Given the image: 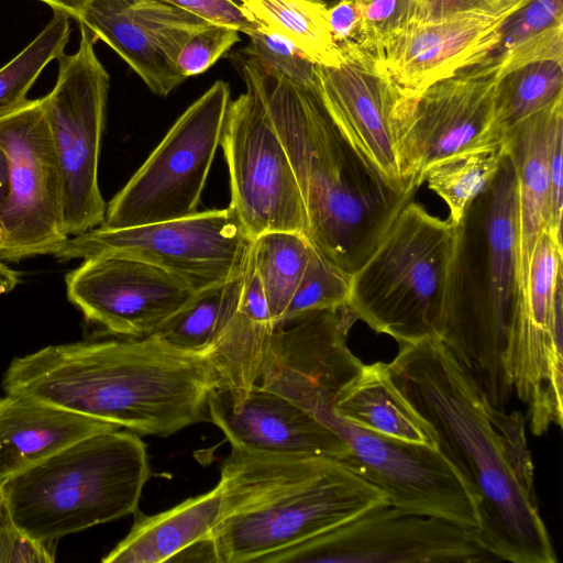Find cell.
Masks as SVG:
<instances>
[{"instance_id":"484cf974","label":"cell","mask_w":563,"mask_h":563,"mask_svg":"<svg viewBox=\"0 0 563 563\" xmlns=\"http://www.w3.org/2000/svg\"><path fill=\"white\" fill-rule=\"evenodd\" d=\"M244 14L291 41L317 65L339 67L345 56L334 42L328 5L318 0H238Z\"/></svg>"},{"instance_id":"7402d4cb","label":"cell","mask_w":563,"mask_h":563,"mask_svg":"<svg viewBox=\"0 0 563 563\" xmlns=\"http://www.w3.org/2000/svg\"><path fill=\"white\" fill-rule=\"evenodd\" d=\"M121 429L16 394L0 398V484L93 433Z\"/></svg>"},{"instance_id":"ab89813d","label":"cell","mask_w":563,"mask_h":563,"mask_svg":"<svg viewBox=\"0 0 563 563\" xmlns=\"http://www.w3.org/2000/svg\"><path fill=\"white\" fill-rule=\"evenodd\" d=\"M563 118L554 125L549 146V202L545 229L562 245V146H563Z\"/></svg>"},{"instance_id":"f6af8a7d","label":"cell","mask_w":563,"mask_h":563,"mask_svg":"<svg viewBox=\"0 0 563 563\" xmlns=\"http://www.w3.org/2000/svg\"><path fill=\"white\" fill-rule=\"evenodd\" d=\"M48 4L53 10L65 12L78 21L81 12L91 0H38Z\"/></svg>"},{"instance_id":"30bf717a","label":"cell","mask_w":563,"mask_h":563,"mask_svg":"<svg viewBox=\"0 0 563 563\" xmlns=\"http://www.w3.org/2000/svg\"><path fill=\"white\" fill-rule=\"evenodd\" d=\"M252 242L229 206L139 227L95 228L69 236L53 255L59 260L130 256L168 271L198 291L243 274Z\"/></svg>"},{"instance_id":"1f68e13d","label":"cell","mask_w":563,"mask_h":563,"mask_svg":"<svg viewBox=\"0 0 563 563\" xmlns=\"http://www.w3.org/2000/svg\"><path fill=\"white\" fill-rule=\"evenodd\" d=\"M562 277V245L544 228L533 245L522 303L530 319L538 325L562 335L563 322L553 313L554 294Z\"/></svg>"},{"instance_id":"5b68a950","label":"cell","mask_w":563,"mask_h":563,"mask_svg":"<svg viewBox=\"0 0 563 563\" xmlns=\"http://www.w3.org/2000/svg\"><path fill=\"white\" fill-rule=\"evenodd\" d=\"M517 180L504 156L497 175L457 224L440 340L471 373L488 402L506 411L512 388L504 356L522 292Z\"/></svg>"},{"instance_id":"e0dca14e","label":"cell","mask_w":563,"mask_h":563,"mask_svg":"<svg viewBox=\"0 0 563 563\" xmlns=\"http://www.w3.org/2000/svg\"><path fill=\"white\" fill-rule=\"evenodd\" d=\"M69 301L111 335L144 338L195 295L183 279L151 263L99 254L66 276Z\"/></svg>"},{"instance_id":"3957f363","label":"cell","mask_w":563,"mask_h":563,"mask_svg":"<svg viewBox=\"0 0 563 563\" xmlns=\"http://www.w3.org/2000/svg\"><path fill=\"white\" fill-rule=\"evenodd\" d=\"M287 152L303 200L307 240L353 275L377 249L412 194L389 184L332 119L316 88L257 59H241Z\"/></svg>"},{"instance_id":"f546056e","label":"cell","mask_w":563,"mask_h":563,"mask_svg":"<svg viewBox=\"0 0 563 563\" xmlns=\"http://www.w3.org/2000/svg\"><path fill=\"white\" fill-rule=\"evenodd\" d=\"M70 32L69 15L53 10V18L40 34L0 68V119L27 102L26 95L41 71L64 54Z\"/></svg>"},{"instance_id":"8992f818","label":"cell","mask_w":563,"mask_h":563,"mask_svg":"<svg viewBox=\"0 0 563 563\" xmlns=\"http://www.w3.org/2000/svg\"><path fill=\"white\" fill-rule=\"evenodd\" d=\"M151 470L131 431L88 435L0 484L15 527L51 545L60 538L137 510Z\"/></svg>"},{"instance_id":"bcb514c9","label":"cell","mask_w":563,"mask_h":563,"mask_svg":"<svg viewBox=\"0 0 563 563\" xmlns=\"http://www.w3.org/2000/svg\"><path fill=\"white\" fill-rule=\"evenodd\" d=\"M20 283V274L0 260V294L9 292Z\"/></svg>"},{"instance_id":"7bdbcfd3","label":"cell","mask_w":563,"mask_h":563,"mask_svg":"<svg viewBox=\"0 0 563 563\" xmlns=\"http://www.w3.org/2000/svg\"><path fill=\"white\" fill-rule=\"evenodd\" d=\"M328 22L332 37L340 47L353 43L358 24L355 0H336L328 5Z\"/></svg>"},{"instance_id":"681fc988","label":"cell","mask_w":563,"mask_h":563,"mask_svg":"<svg viewBox=\"0 0 563 563\" xmlns=\"http://www.w3.org/2000/svg\"><path fill=\"white\" fill-rule=\"evenodd\" d=\"M318 1H321V2H324V3H327V4H328V2H329L330 0H318ZM335 1H336V0H335Z\"/></svg>"},{"instance_id":"7dc6e473","label":"cell","mask_w":563,"mask_h":563,"mask_svg":"<svg viewBox=\"0 0 563 563\" xmlns=\"http://www.w3.org/2000/svg\"><path fill=\"white\" fill-rule=\"evenodd\" d=\"M8 192V163L4 152L0 148V210ZM3 232L0 221V250L2 246Z\"/></svg>"},{"instance_id":"277c9868","label":"cell","mask_w":563,"mask_h":563,"mask_svg":"<svg viewBox=\"0 0 563 563\" xmlns=\"http://www.w3.org/2000/svg\"><path fill=\"white\" fill-rule=\"evenodd\" d=\"M211 530L218 563H261L275 552L387 503L376 486L339 459L231 445Z\"/></svg>"},{"instance_id":"f35d334b","label":"cell","mask_w":563,"mask_h":563,"mask_svg":"<svg viewBox=\"0 0 563 563\" xmlns=\"http://www.w3.org/2000/svg\"><path fill=\"white\" fill-rule=\"evenodd\" d=\"M51 545L37 542L22 533L13 523L3 501L0 505V562H54Z\"/></svg>"},{"instance_id":"b9f144b4","label":"cell","mask_w":563,"mask_h":563,"mask_svg":"<svg viewBox=\"0 0 563 563\" xmlns=\"http://www.w3.org/2000/svg\"><path fill=\"white\" fill-rule=\"evenodd\" d=\"M238 310L255 320L274 324L264 286L251 258V251L243 272V283Z\"/></svg>"},{"instance_id":"4dcf8cb0","label":"cell","mask_w":563,"mask_h":563,"mask_svg":"<svg viewBox=\"0 0 563 563\" xmlns=\"http://www.w3.org/2000/svg\"><path fill=\"white\" fill-rule=\"evenodd\" d=\"M563 92V63L542 60L503 76L498 87V119L504 131L541 110Z\"/></svg>"},{"instance_id":"836d02e7","label":"cell","mask_w":563,"mask_h":563,"mask_svg":"<svg viewBox=\"0 0 563 563\" xmlns=\"http://www.w3.org/2000/svg\"><path fill=\"white\" fill-rule=\"evenodd\" d=\"M358 24L353 43L341 48H354L369 54L384 48L413 19L411 0H355Z\"/></svg>"},{"instance_id":"6da1fadb","label":"cell","mask_w":563,"mask_h":563,"mask_svg":"<svg viewBox=\"0 0 563 563\" xmlns=\"http://www.w3.org/2000/svg\"><path fill=\"white\" fill-rule=\"evenodd\" d=\"M388 366L462 479L482 548L497 561L556 563L537 503L526 417L493 407L439 338L399 345Z\"/></svg>"},{"instance_id":"ffe728a7","label":"cell","mask_w":563,"mask_h":563,"mask_svg":"<svg viewBox=\"0 0 563 563\" xmlns=\"http://www.w3.org/2000/svg\"><path fill=\"white\" fill-rule=\"evenodd\" d=\"M339 67H314L316 90L328 112L360 153L394 187L411 191L402 177L396 136L401 91L367 53L342 48Z\"/></svg>"},{"instance_id":"d590c367","label":"cell","mask_w":563,"mask_h":563,"mask_svg":"<svg viewBox=\"0 0 563 563\" xmlns=\"http://www.w3.org/2000/svg\"><path fill=\"white\" fill-rule=\"evenodd\" d=\"M238 42L239 30L211 23L184 45L176 60L177 68L185 79L202 74Z\"/></svg>"},{"instance_id":"5bb4252c","label":"cell","mask_w":563,"mask_h":563,"mask_svg":"<svg viewBox=\"0 0 563 563\" xmlns=\"http://www.w3.org/2000/svg\"><path fill=\"white\" fill-rule=\"evenodd\" d=\"M230 102L220 145L229 167L231 202L254 240L271 231L306 236L308 221L287 152L258 93Z\"/></svg>"},{"instance_id":"f1b7e54d","label":"cell","mask_w":563,"mask_h":563,"mask_svg":"<svg viewBox=\"0 0 563 563\" xmlns=\"http://www.w3.org/2000/svg\"><path fill=\"white\" fill-rule=\"evenodd\" d=\"M310 242L298 232L271 231L252 242L251 258L265 289L274 324L278 322L306 269Z\"/></svg>"},{"instance_id":"8d00e7d4","label":"cell","mask_w":563,"mask_h":563,"mask_svg":"<svg viewBox=\"0 0 563 563\" xmlns=\"http://www.w3.org/2000/svg\"><path fill=\"white\" fill-rule=\"evenodd\" d=\"M559 22H563V0H531L505 22L499 45L493 54L506 51Z\"/></svg>"},{"instance_id":"ba28073f","label":"cell","mask_w":563,"mask_h":563,"mask_svg":"<svg viewBox=\"0 0 563 563\" xmlns=\"http://www.w3.org/2000/svg\"><path fill=\"white\" fill-rule=\"evenodd\" d=\"M230 102V87L223 80L192 102L108 203L100 227L123 229L196 213Z\"/></svg>"},{"instance_id":"8fae6325","label":"cell","mask_w":563,"mask_h":563,"mask_svg":"<svg viewBox=\"0 0 563 563\" xmlns=\"http://www.w3.org/2000/svg\"><path fill=\"white\" fill-rule=\"evenodd\" d=\"M499 66L485 60L398 103L396 136L401 173L416 192L435 162L471 146L503 140L498 119Z\"/></svg>"},{"instance_id":"9a60e30c","label":"cell","mask_w":563,"mask_h":563,"mask_svg":"<svg viewBox=\"0 0 563 563\" xmlns=\"http://www.w3.org/2000/svg\"><path fill=\"white\" fill-rule=\"evenodd\" d=\"M346 444L339 459L379 488L391 506L476 528L472 499L438 449L386 438L353 426L333 412L320 420Z\"/></svg>"},{"instance_id":"e575fe53","label":"cell","mask_w":563,"mask_h":563,"mask_svg":"<svg viewBox=\"0 0 563 563\" xmlns=\"http://www.w3.org/2000/svg\"><path fill=\"white\" fill-rule=\"evenodd\" d=\"M247 36L250 45L243 51L245 55L257 59L301 86L316 88V64L291 41L262 25H257Z\"/></svg>"},{"instance_id":"d4e9b609","label":"cell","mask_w":563,"mask_h":563,"mask_svg":"<svg viewBox=\"0 0 563 563\" xmlns=\"http://www.w3.org/2000/svg\"><path fill=\"white\" fill-rule=\"evenodd\" d=\"M220 505L221 486L218 483L211 490L187 498L166 511L141 516L102 562H172L185 549L210 537Z\"/></svg>"},{"instance_id":"4316f807","label":"cell","mask_w":563,"mask_h":563,"mask_svg":"<svg viewBox=\"0 0 563 563\" xmlns=\"http://www.w3.org/2000/svg\"><path fill=\"white\" fill-rule=\"evenodd\" d=\"M243 274L195 292L152 335L188 353L207 354L239 309Z\"/></svg>"},{"instance_id":"83f0119b","label":"cell","mask_w":563,"mask_h":563,"mask_svg":"<svg viewBox=\"0 0 563 563\" xmlns=\"http://www.w3.org/2000/svg\"><path fill=\"white\" fill-rule=\"evenodd\" d=\"M506 153L504 136L449 155L426 170L423 181L444 200L452 224H460L471 202L492 183Z\"/></svg>"},{"instance_id":"74e56055","label":"cell","mask_w":563,"mask_h":563,"mask_svg":"<svg viewBox=\"0 0 563 563\" xmlns=\"http://www.w3.org/2000/svg\"><path fill=\"white\" fill-rule=\"evenodd\" d=\"M492 56L499 66L501 77L531 63L542 60L563 63V22L553 24L506 51L492 54Z\"/></svg>"},{"instance_id":"d6a6232c","label":"cell","mask_w":563,"mask_h":563,"mask_svg":"<svg viewBox=\"0 0 563 563\" xmlns=\"http://www.w3.org/2000/svg\"><path fill=\"white\" fill-rule=\"evenodd\" d=\"M350 288L351 275L310 243L306 269L279 321L307 310L343 308L346 306Z\"/></svg>"},{"instance_id":"4fadbf2b","label":"cell","mask_w":563,"mask_h":563,"mask_svg":"<svg viewBox=\"0 0 563 563\" xmlns=\"http://www.w3.org/2000/svg\"><path fill=\"white\" fill-rule=\"evenodd\" d=\"M0 148L8 163L0 260L54 254L69 236L63 181L42 98L27 100L0 119Z\"/></svg>"},{"instance_id":"ee69618b","label":"cell","mask_w":563,"mask_h":563,"mask_svg":"<svg viewBox=\"0 0 563 563\" xmlns=\"http://www.w3.org/2000/svg\"><path fill=\"white\" fill-rule=\"evenodd\" d=\"M416 19H434L496 3L500 0H411Z\"/></svg>"},{"instance_id":"c3c4849f","label":"cell","mask_w":563,"mask_h":563,"mask_svg":"<svg viewBox=\"0 0 563 563\" xmlns=\"http://www.w3.org/2000/svg\"><path fill=\"white\" fill-rule=\"evenodd\" d=\"M3 499H2V492H1V486H0V505L2 504Z\"/></svg>"},{"instance_id":"44dd1931","label":"cell","mask_w":563,"mask_h":563,"mask_svg":"<svg viewBox=\"0 0 563 563\" xmlns=\"http://www.w3.org/2000/svg\"><path fill=\"white\" fill-rule=\"evenodd\" d=\"M210 422L233 446L253 451L342 459L344 441L289 399L254 384L216 387L207 398Z\"/></svg>"},{"instance_id":"cb8c5ba5","label":"cell","mask_w":563,"mask_h":563,"mask_svg":"<svg viewBox=\"0 0 563 563\" xmlns=\"http://www.w3.org/2000/svg\"><path fill=\"white\" fill-rule=\"evenodd\" d=\"M331 412L379 435L438 449L433 428L397 387L384 362L364 364L338 391Z\"/></svg>"},{"instance_id":"52a82bcc","label":"cell","mask_w":563,"mask_h":563,"mask_svg":"<svg viewBox=\"0 0 563 563\" xmlns=\"http://www.w3.org/2000/svg\"><path fill=\"white\" fill-rule=\"evenodd\" d=\"M457 225L408 201L351 276L345 308L398 345L441 338Z\"/></svg>"},{"instance_id":"2e32d148","label":"cell","mask_w":563,"mask_h":563,"mask_svg":"<svg viewBox=\"0 0 563 563\" xmlns=\"http://www.w3.org/2000/svg\"><path fill=\"white\" fill-rule=\"evenodd\" d=\"M345 307L312 309L274 324L257 384L320 421L338 391L363 367L347 346Z\"/></svg>"},{"instance_id":"603a6c76","label":"cell","mask_w":563,"mask_h":563,"mask_svg":"<svg viewBox=\"0 0 563 563\" xmlns=\"http://www.w3.org/2000/svg\"><path fill=\"white\" fill-rule=\"evenodd\" d=\"M561 118L563 92L505 131L506 150L517 180L519 272L523 290L533 245L547 225L549 146L554 125Z\"/></svg>"},{"instance_id":"d6986e66","label":"cell","mask_w":563,"mask_h":563,"mask_svg":"<svg viewBox=\"0 0 563 563\" xmlns=\"http://www.w3.org/2000/svg\"><path fill=\"white\" fill-rule=\"evenodd\" d=\"M109 45L159 97L185 78L176 60L210 22L161 0H91L78 21Z\"/></svg>"},{"instance_id":"9c48e42d","label":"cell","mask_w":563,"mask_h":563,"mask_svg":"<svg viewBox=\"0 0 563 563\" xmlns=\"http://www.w3.org/2000/svg\"><path fill=\"white\" fill-rule=\"evenodd\" d=\"M95 41L80 24L77 52L57 58L56 84L42 98L63 181L68 236L102 225L107 210L98 184V165L110 76L96 54Z\"/></svg>"},{"instance_id":"7a4b0ae2","label":"cell","mask_w":563,"mask_h":563,"mask_svg":"<svg viewBox=\"0 0 563 563\" xmlns=\"http://www.w3.org/2000/svg\"><path fill=\"white\" fill-rule=\"evenodd\" d=\"M219 387L207 354L155 335L49 345L15 357L5 394L26 396L141 435L168 437L210 421L207 398Z\"/></svg>"},{"instance_id":"60d3db41","label":"cell","mask_w":563,"mask_h":563,"mask_svg":"<svg viewBox=\"0 0 563 563\" xmlns=\"http://www.w3.org/2000/svg\"><path fill=\"white\" fill-rule=\"evenodd\" d=\"M188 11L210 23L234 27L249 35L257 24L250 20L234 0H161Z\"/></svg>"},{"instance_id":"7c38bea8","label":"cell","mask_w":563,"mask_h":563,"mask_svg":"<svg viewBox=\"0 0 563 563\" xmlns=\"http://www.w3.org/2000/svg\"><path fill=\"white\" fill-rule=\"evenodd\" d=\"M497 561L476 530L388 503L275 552L261 563H479Z\"/></svg>"},{"instance_id":"ac0fdd59","label":"cell","mask_w":563,"mask_h":563,"mask_svg":"<svg viewBox=\"0 0 563 563\" xmlns=\"http://www.w3.org/2000/svg\"><path fill=\"white\" fill-rule=\"evenodd\" d=\"M530 1L500 0L434 19L413 18L384 48L367 54L405 96H416L488 58L505 22Z\"/></svg>"}]
</instances>
